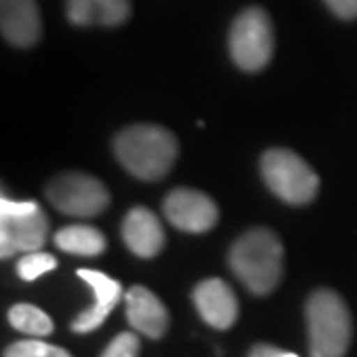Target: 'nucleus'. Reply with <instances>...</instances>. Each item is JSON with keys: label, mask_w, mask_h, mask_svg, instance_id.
Wrapping results in <instances>:
<instances>
[{"label": "nucleus", "mask_w": 357, "mask_h": 357, "mask_svg": "<svg viewBox=\"0 0 357 357\" xmlns=\"http://www.w3.org/2000/svg\"><path fill=\"white\" fill-rule=\"evenodd\" d=\"M335 16L351 20L357 18V0H324Z\"/></svg>", "instance_id": "obj_20"}, {"label": "nucleus", "mask_w": 357, "mask_h": 357, "mask_svg": "<svg viewBox=\"0 0 357 357\" xmlns=\"http://www.w3.org/2000/svg\"><path fill=\"white\" fill-rule=\"evenodd\" d=\"M163 213L175 229L192 234L211 230L218 220L215 201L195 189H175L169 192L163 201Z\"/></svg>", "instance_id": "obj_8"}, {"label": "nucleus", "mask_w": 357, "mask_h": 357, "mask_svg": "<svg viewBox=\"0 0 357 357\" xmlns=\"http://www.w3.org/2000/svg\"><path fill=\"white\" fill-rule=\"evenodd\" d=\"M50 204L70 217H98L109 204V191L100 178L86 173H62L46 189Z\"/></svg>", "instance_id": "obj_7"}, {"label": "nucleus", "mask_w": 357, "mask_h": 357, "mask_svg": "<svg viewBox=\"0 0 357 357\" xmlns=\"http://www.w3.org/2000/svg\"><path fill=\"white\" fill-rule=\"evenodd\" d=\"M229 266L234 276L256 296L270 294L282 278L284 248L270 229H252L232 244Z\"/></svg>", "instance_id": "obj_1"}, {"label": "nucleus", "mask_w": 357, "mask_h": 357, "mask_svg": "<svg viewBox=\"0 0 357 357\" xmlns=\"http://www.w3.org/2000/svg\"><path fill=\"white\" fill-rule=\"evenodd\" d=\"M58 266V260L48 252H42V250H34V252H26L20 256L18 264H16V272L18 276L26 282H32L40 278L42 274L50 272L54 268Z\"/></svg>", "instance_id": "obj_17"}, {"label": "nucleus", "mask_w": 357, "mask_h": 357, "mask_svg": "<svg viewBox=\"0 0 357 357\" xmlns=\"http://www.w3.org/2000/svg\"><path fill=\"white\" fill-rule=\"evenodd\" d=\"M77 276L88 284L93 290L96 302L89 310H84L74 321H72V330L76 333H89L103 326V321L109 318V314L114 312V307L121 300V284L114 280L112 276L98 272V270H88V268H79Z\"/></svg>", "instance_id": "obj_9"}, {"label": "nucleus", "mask_w": 357, "mask_h": 357, "mask_svg": "<svg viewBox=\"0 0 357 357\" xmlns=\"http://www.w3.org/2000/svg\"><path fill=\"white\" fill-rule=\"evenodd\" d=\"M192 302L201 318L215 330H229L238 318V300L229 284L220 278H206L192 292Z\"/></svg>", "instance_id": "obj_10"}, {"label": "nucleus", "mask_w": 357, "mask_h": 357, "mask_svg": "<svg viewBox=\"0 0 357 357\" xmlns=\"http://www.w3.org/2000/svg\"><path fill=\"white\" fill-rule=\"evenodd\" d=\"M312 357H344L351 342V316L344 298L333 290H316L306 304Z\"/></svg>", "instance_id": "obj_3"}, {"label": "nucleus", "mask_w": 357, "mask_h": 357, "mask_svg": "<svg viewBox=\"0 0 357 357\" xmlns=\"http://www.w3.org/2000/svg\"><path fill=\"white\" fill-rule=\"evenodd\" d=\"M54 243L60 250L76 256H100L107 248V241L96 227L72 225L56 232Z\"/></svg>", "instance_id": "obj_14"}, {"label": "nucleus", "mask_w": 357, "mask_h": 357, "mask_svg": "<svg viewBox=\"0 0 357 357\" xmlns=\"http://www.w3.org/2000/svg\"><path fill=\"white\" fill-rule=\"evenodd\" d=\"M230 56L244 72H258L274 54V30L262 8H246L230 28Z\"/></svg>", "instance_id": "obj_6"}, {"label": "nucleus", "mask_w": 357, "mask_h": 357, "mask_svg": "<svg viewBox=\"0 0 357 357\" xmlns=\"http://www.w3.org/2000/svg\"><path fill=\"white\" fill-rule=\"evenodd\" d=\"M126 314L135 332L151 340L163 337L169 328V312L165 304L145 286H133L126 294Z\"/></svg>", "instance_id": "obj_11"}, {"label": "nucleus", "mask_w": 357, "mask_h": 357, "mask_svg": "<svg viewBox=\"0 0 357 357\" xmlns=\"http://www.w3.org/2000/svg\"><path fill=\"white\" fill-rule=\"evenodd\" d=\"M93 24L119 26L123 24L131 14L129 0H89Z\"/></svg>", "instance_id": "obj_16"}, {"label": "nucleus", "mask_w": 357, "mask_h": 357, "mask_svg": "<svg viewBox=\"0 0 357 357\" xmlns=\"http://www.w3.org/2000/svg\"><path fill=\"white\" fill-rule=\"evenodd\" d=\"M268 189L284 203L307 204L316 199L319 178L314 169L290 149H270L260 161Z\"/></svg>", "instance_id": "obj_5"}, {"label": "nucleus", "mask_w": 357, "mask_h": 357, "mask_svg": "<svg viewBox=\"0 0 357 357\" xmlns=\"http://www.w3.org/2000/svg\"><path fill=\"white\" fill-rule=\"evenodd\" d=\"M50 230L46 213L34 201L0 199V256L13 258L40 250Z\"/></svg>", "instance_id": "obj_4"}, {"label": "nucleus", "mask_w": 357, "mask_h": 357, "mask_svg": "<svg viewBox=\"0 0 357 357\" xmlns=\"http://www.w3.org/2000/svg\"><path fill=\"white\" fill-rule=\"evenodd\" d=\"M139 337L133 332L119 333L105 347L102 357H139Z\"/></svg>", "instance_id": "obj_19"}, {"label": "nucleus", "mask_w": 357, "mask_h": 357, "mask_svg": "<svg viewBox=\"0 0 357 357\" xmlns=\"http://www.w3.org/2000/svg\"><path fill=\"white\" fill-rule=\"evenodd\" d=\"M8 321L14 330L30 337H46L54 332V324L46 312L32 304H16L8 312Z\"/></svg>", "instance_id": "obj_15"}, {"label": "nucleus", "mask_w": 357, "mask_h": 357, "mask_svg": "<svg viewBox=\"0 0 357 357\" xmlns=\"http://www.w3.org/2000/svg\"><path fill=\"white\" fill-rule=\"evenodd\" d=\"M121 236L128 248L139 258H153L165 244L161 220L145 206L131 208L121 225Z\"/></svg>", "instance_id": "obj_12"}, {"label": "nucleus", "mask_w": 357, "mask_h": 357, "mask_svg": "<svg viewBox=\"0 0 357 357\" xmlns=\"http://www.w3.org/2000/svg\"><path fill=\"white\" fill-rule=\"evenodd\" d=\"M248 357H298L292 351H284L280 347H274L270 344H258L250 349Z\"/></svg>", "instance_id": "obj_21"}, {"label": "nucleus", "mask_w": 357, "mask_h": 357, "mask_svg": "<svg viewBox=\"0 0 357 357\" xmlns=\"http://www.w3.org/2000/svg\"><path fill=\"white\" fill-rule=\"evenodd\" d=\"M2 36L14 46L28 48L42 34L38 6L34 0H0Z\"/></svg>", "instance_id": "obj_13"}, {"label": "nucleus", "mask_w": 357, "mask_h": 357, "mask_svg": "<svg viewBox=\"0 0 357 357\" xmlns=\"http://www.w3.org/2000/svg\"><path fill=\"white\" fill-rule=\"evenodd\" d=\"M2 357H72L66 349L58 345L46 344L40 340H24V342H14L4 349Z\"/></svg>", "instance_id": "obj_18"}, {"label": "nucleus", "mask_w": 357, "mask_h": 357, "mask_svg": "<svg viewBox=\"0 0 357 357\" xmlns=\"http://www.w3.org/2000/svg\"><path fill=\"white\" fill-rule=\"evenodd\" d=\"M115 157L133 177L157 181L171 171L178 155L175 135L159 126H131L114 141Z\"/></svg>", "instance_id": "obj_2"}]
</instances>
